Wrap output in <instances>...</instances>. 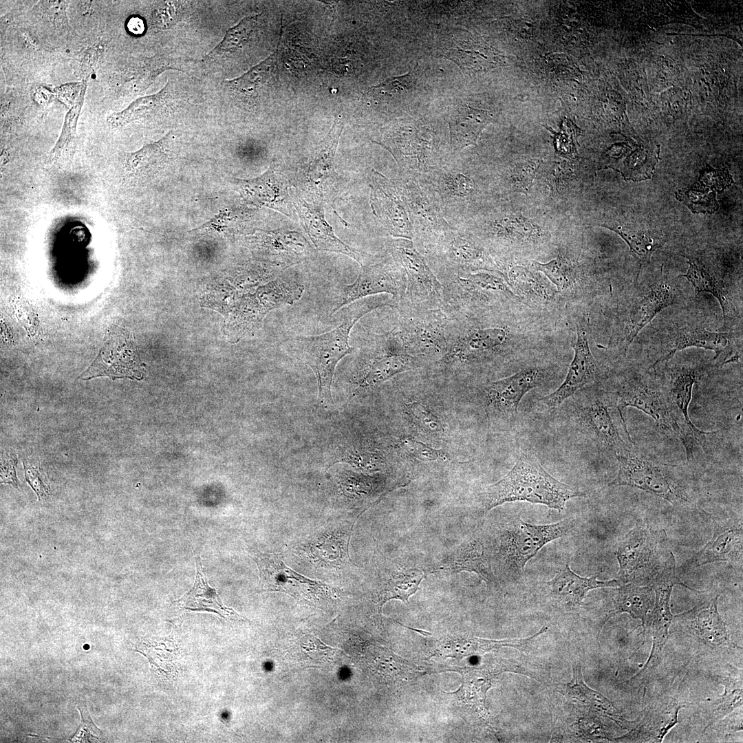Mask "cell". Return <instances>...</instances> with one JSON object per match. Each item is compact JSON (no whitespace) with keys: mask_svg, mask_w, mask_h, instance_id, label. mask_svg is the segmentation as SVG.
<instances>
[{"mask_svg":"<svg viewBox=\"0 0 743 743\" xmlns=\"http://www.w3.org/2000/svg\"><path fill=\"white\" fill-rule=\"evenodd\" d=\"M687 704H689L671 698L646 709L640 723L616 740L625 742H662L669 731L678 722L679 711Z\"/></svg>","mask_w":743,"mask_h":743,"instance_id":"28","label":"cell"},{"mask_svg":"<svg viewBox=\"0 0 743 743\" xmlns=\"http://www.w3.org/2000/svg\"><path fill=\"white\" fill-rule=\"evenodd\" d=\"M720 594L687 612L700 637L708 644L719 646L729 640L726 625L718 610Z\"/></svg>","mask_w":743,"mask_h":743,"instance_id":"39","label":"cell"},{"mask_svg":"<svg viewBox=\"0 0 743 743\" xmlns=\"http://www.w3.org/2000/svg\"><path fill=\"white\" fill-rule=\"evenodd\" d=\"M304 286L286 277H279L259 291L258 301L249 300L244 313L249 320H258L267 311L282 305H291L301 299Z\"/></svg>","mask_w":743,"mask_h":743,"instance_id":"34","label":"cell"},{"mask_svg":"<svg viewBox=\"0 0 743 743\" xmlns=\"http://www.w3.org/2000/svg\"><path fill=\"white\" fill-rule=\"evenodd\" d=\"M541 162L539 159L516 162L506 170L504 178L513 189L527 193L530 191Z\"/></svg>","mask_w":743,"mask_h":743,"instance_id":"48","label":"cell"},{"mask_svg":"<svg viewBox=\"0 0 743 743\" xmlns=\"http://www.w3.org/2000/svg\"><path fill=\"white\" fill-rule=\"evenodd\" d=\"M654 603V590L651 586L632 583L623 584L614 590V609L607 618L616 614L628 613L632 618L640 620L644 635L647 614Z\"/></svg>","mask_w":743,"mask_h":743,"instance_id":"37","label":"cell"},{"mask_svg":"<svg viewBox=\"0 0 743 743\" xmlns=\"http://www.w3.org/2000/svg\"><path fill=\"white\" fill-rule=\"evenodd\" d=\"M698 378L697 369L691 366H675L669 372V382L665 387L667 398L674 416L682 431L681 442L683 444L687 459L693 457L697 446L705 449L707 436L714 432L700 430L691 422L689 416V407L692 390Z\"/></svg>","mask_w":743,"mask_h":743,"instance_id":"14","label":"cell"},{"mask_svg":"<svg viewBox=\"0 0 743 743\" xmlns=\"http://www.w3.org/2000/svg\"><path fill=\"white\" fill-rule=\"evenodd\" d=\"M464 229L479 237L502 244H535L546 237L538 224L521 215L505 211H493L473 221Z\"/></svg>","mask_w":743,"mask_h":743,"instance_id":"15","label":"cell"},{"mask_svg":"<svg viewBox=\"0 0 743 743\" xmlns=\"http://www.w3.org/2000/svg\"><path fill=\"white\" fill-rule=\"evenodd\" d=\"M585 496V493L552 477L535 456L523 453L503 478L484 491L480 502L485 513L517 501L543 504L561 512L569 499Z\"/></svg>","mask_w":743,"mask_h":743,"instance_id":"1","label":"cell"},{"mask_svg":"<svg viewBox=\"0 0 743 743\" xmlns=\"http://www.w3.org/2000/svg\"><path fill=\"white\" fill-rule=\"evenodd\" d=\"M573 349L574 357L564 381L554 392L537 401V408L539 411H552L557 409L579 389L596 380L599 369L590 350L587 330L579 324L577 325V339Z\"/></svg>","mask_w":743,"mask_h":743,"instance_id":"18","label":"cell"},{"mask_svg":"<svg viewBox=\"0 0 743 743\" xmlns=\"http://www.w3.org/2000/svg\"><path fill=\"white\" fill-rule=\"evenodd\" d=\"M742 560V527L741 525L718 526L708 543L682 566L683 571L707 563L726 561L741 563Z\"/></svg>","mask_w":743,"mask_h":743,"instance_id":"29","label":"cell"},{"mask_svg":"<svg viewBox=\"0 0 743 743\" xmlns=\"http://www.w3.org/2000/svg\"><path fill=\"white\" fill-rule=\"evenodd\" d=\"M715 191L695 189H680L676 192V197L682 201L693 213H712L718 208Z\"/></svg>","mask_w":743,"mask_h":743,"instance_id":"51","label":"cell"},{"mask_svg":"<svg viewBox=\"0 0 743 743\" xmlns=\"http://www.w3.org/2000/svg\"><path fill=\"white\" fill-rule=\"evenodd\" d=\"M259 575V587L265 591L289 594L297 600L318 603L331 596L332 589L288 567L280 554L253 552Z\"/></svg>","mask_w":743,"mask_h":743,"instance_id":"9","label":"cell"},{"mask_svg":"<svg viewBox=\"0 0 743 743\" xmlns=\"http://www.w3.org/2000/svg\"><path fill=\"white\" fill-rule=\"evenodd\" d=\"M572 670L573 677L569 682L556 685L559 692L568 700L610 718L623 729L627 728L629 723H632L623 719L610 700L588 687L583 681L580 663H573Z\"/></svg>","mask_w":743,"mask_h":743,"instance_id":"31","label":"cell"},{"mask_svg":"<svg viewBox=\"0 0 743 743\" xmlns=\"http://www.w3.org/2000/svg\"><path fill=\"white\" fill-rule=\"evenodd\" d=\"M141 365L129 333L124 329H111L93 363L80 376L82 380L107 376L141 378Z\"/></svg>","mask_w":743,"mask_h":743,"instance_id":"12","label":"cell"},{"mask_svg":"<svg viewBox=\"0 0 743 743\" xmlns=\"http://www.w3.org/2000/svg\"><path fill=\"white\" fill-rule=\"evenodd\" d=\"M507 282L525 297L539 301H546L552 298L553 293L545 281L526 268L513 266L507 274Z\"/></svg>","mask_w":743,"mask_h":743,"instance_id":"45","label":"cell"},{"mask_svg":"<svg viewBox=\"0 0 743 743\" xmlns=\"http://www.w3.org/2000/svg\"><path fill=\"white\" fill-rule=\"evenodd\" d=\"M424 577V572L416 568L393 570L380 589V605L392 599L408 602L409 597L418 590Z\"/></svg>","mask_w":743,"mask_h":743,"instance_id":"41","label":"cell"},{"mask_svg":"<svg viewBox=\"0 0 743 743\" xmlns=\"http://www.w3.org/2000/svg\"><path fill=\"white\" fill-rule=\"evenodd\" d=\"M402 445V448L412 456L422 461L435 460L440 457L438 451L409 438L403 439Z\"/></svg>","mask_w":743,"mask_h":743,"instance_id":"57","label":"cell"},{"mask_svg":"<svg viewBox=\"0 0 743 743\" xmlns=\"http://www.w3.org/2000/svg\"><path fill=\"white\" fill-rule=\"evenodd\" d=\"M535 268L542 273L557 288L564 292L573 288L577 281V270L572 261L562 255L547 263L534 261Z\"/></svg>","mask_w":743,"mask_h":743,"instance_id":"46","label":"cell"},{"mask_svg":"<svg viewBox=\"0 0 743 743\" xmlns=\"http://www.w3.org/2000/svg\"><path fill=\"white\" fill-rule=\"evenodd\" d=\"M25 477L26 482L36 493L38 500L46 497L48 495V488L41 469L34 466L26 460L23 459Z\"/></svg>","mask_w":743,"mask_h":743,"instance_id":"56","label":"cell"},{"mask_svg":"<svg viewBox=\"0 0 743 743\" xmlns=\"http://www.w3.org/2000/svg\"><path fill=\"white\" fill-rule=\"evenodd\" d=\"M491 117L486 111L462 105L457 108L449 120L451 149L460 151L475 144Z\"/></svg>","mask_w":743,"mask_h":743,"instance_id":"36","label":"cell"},{"mask_svg":"<svg viewBox=\"0 0 743 743\" xmlns=\"http://www.w3.org/2000/svg\"><path fill=\"white\" fill-rule=\"evenodd\" d=\"M86 88L87 85L83 88L78 98L66 114L60 136L48 156L51 162L66 160L72 154L76 138L77 121L83 104Z\"/></svg>","mask_w":743,"mask_h":743,"instance_id":"44","label":"cell"},{"mask_svg":"<svg viewBox=\"0 0 743 743\" xmlns=\"http://www.w3.org/2000/svg\"><path fill=\"white\" fill-rule=\"evenodd\" d=\"M616 557L621 584L651 586L676 574V561L664 530L652 529L646 522L635 526L620 542Z\"/></svg>","mask_w":743,"mask_h":743,"instance_id":"3","label":"cell"},{"mask_svg":"<svg viewBox=\"0 0 743 743\" xmlns=\"http://www.w3.org/2000/svg\"><path fill=\"white\" fill-rule=\"evenodd\" d=\"M400 314L396 331L409 354L444 356L448 348L450 317L442 308Z\"/></svg>","mask_w":743,"mask_h":743,"instance_id":"8","label":"cell"},{"mask_svg":"<svg viewBox=\"0 0 743 743\" xmlns=\"http://www.w3.org/2000/svg\"><path fill=\"white\" fill-rule=\"evenodd\" d=\"M610 224L605 226L617 233L629 245L631 251L643 261L649 259L654 250L659 246L658 239L642 232H635L620 225Z\"/></svg>","mask_w":743,"mask_h":743,"instance_id":"49","label":"cell"},{"mask_svg":"<svg viewBox=\"0 0 743 743\" xmlns=\"http://www.w3.org/2000/svg\"><path fill=\"white\" fill-rule=\"evenodd\" d=\"M82 724L74 737L72 742H94V740H99L100 730L94 724L87 711H81Z\"/></svg>","mask_w":743,"mask_h":743,"instance_id":"59","label":"cell"},{"mask_svg":"<svg viewBox=\"0 0 743 743\" xmlns=\"http://www.w3.org/2000/svg\"><path fill=\"white\" fill-rule=\"evenodd\" d=\"M427 246L431 255L451 272V277L477 270L491 271L494 266L488 252L474 237L454 226Z\"/></svg>","mask_w":743,"mask_h":743,"instance_id":"11","label":"cell"},{"mask_svg":"<svg viewBox=\"0 0 743 743\" xmlns=\"http://www.w3.org/2000/svg\"><path fill=\"white\" fill-rule=\"evenodd\" d=\"M292 203L303 228L317 250L347 255L360 266L374 262L373 255L350 246L336 235L325 217L321 202H309L297 193L292 197Z\"/></svg>","mask_w":743,"mask_h":743,"instance_id":"19","label":"cell"},{"mask_svg":"<svg viewBox=\"0 0 743 743\" xmlns=\"http://www.w3.org/2000/svg\"><path fill=\"white\" fill-rule=\"evenodd\" d=\"M547 583L557 599L570 607L580 605L590 590L622 585L616 579L599 581L596 576L582 577L572 572L568 564L560 569Z\"/></svg>","mask_w":743,"mask_h":743,"instance_id":"33","label":"cell"},{"mask_svg":"<svg viewBox=\"0 0 743 743\" xmlns=\"http://www.w3.org/2000/svg\"><path fill=\"white\" fill-rule=\"evenodd\" d=\"M408 412L413 421L423 430L431 433L442 430L440 420L422 403L414 402L409 404Z\"/></svg>","mask_w":743,"mask_h":743,"instance_id":"53","label":"cell"},{"mask_svg":"<svg viewBox=\"0 0 743 743\" xmlns=\"http://www.w3.org/2000/svg\"><path fill=\"white\" fill-rule=\"evenodd\" d=\"M254 19H243L237 25L228 30L223 41L210 53L209 56L219 54L239 47L252 30Z\"/></svg>","mask_w":743,"mask_h":743,"instance_id":"52","label":"cell"},{"mask_svg":"<svg viewBox=\"0 0 743 743\" xmlns=\"http://www.w3.org/2000/svg\"><path fill=\"white\" fill-rule=\"evenodd\" d=\"M688 263L687 272L682 276L687 279L697 293L708 292L717 299L725 323L730 310L724 286L697 260L689 259Z\"/></svg>","mask_w":743,"mask_h":743,"instance_id":"42","label":"cell"},{"mask_svg":"<svg viewBox=\"0 0 743 743\" xmlns=\"http://www.w3.org/2000/svg\"><path fill=\"white\" fill-rule=\"evenodd\" d=\"M233 217L229 211H222L214 216L212 219L197 228V230H220L224 228L228 224L233 220Z\"/></svg>","mask_w":743,"mask_h":743,"instance_id":"60","label":"cell"},{"mask_svg":"<svg viewBox=\"0 0 743 743\" xmlns=\"http://www.w3.org/2000/svg\"><path fill=\"white\" fill-rule=\"evenodd\" d=\"M97 49H90L85 53L83 58V68L85 71V78H88L89 72L93 69L98 58Z\"/></svg>","mask_w":743,"mask_h":743,"instance_id":"61","label":"cell"},{"mask_svg":"<svg viewBox=\"0 0 743 743\" xmlns=\"http://www.w3.org/2000/svg\"><path fill=\"white\" fill-rule=\"evenodd\" d=\"M352 526L351 524L339 525L316 536L310 548L314 561L333 567H341L347 560L350 561L348 543Z\"/></svg>","mask_w":743,"mask_h":743,"instance_id":"35","label":"cell"},{"mask_svg":"<svg viewBox=\"0 0 743 743\" xmlns=\"http://www.w3.org/2000/svg\"><path fill=\"white\" fill-rule=\"evenodd\" d=\"M244 239L257 254L283 270L308 259L314 252L306 238L292 229H257Z\"/></svg>","mask_w":743,"mask_h":743,"instance_id":"17","label":"cell"},{"mask_svg":"<svg viewBox=\"0 0 743 743\" xmlns=\"http://www.w3.org/2000/svg\"><path fill=\"white\" fill-rule=\"evenodd\" d=\"M615 456L618 471L610 486L634 487L673 504L687 501L666 467L643 455L636 446Z\"/></svg>","mask_w":743,"mask_h":743,"instance_id":"7","label":"cell"},{"mask_svg":"<svg viewBox=\"0 0 743 743\" xmlns=\"http://www.w3.org/2000/svg\"><path fill=\"white\" fill-rule=\"evenodd\" d=\"M167 137L145 145L138 151L127 153L126 168L136 176H148L162 170L170 160L166 148Z\"/></svg>","mask_w":743,"mask_h":743,"instance_id":"40","label":"cell"},{"mask_svg":"<svg viewBox=\"0 0 743 743\" xmlns=\"http://www.w3.org/2000/svg\"><path fill=\"white\" fill-rule=\"evenodd\" d=\"M164 102L165 89L156 94L138 98L125 109L111 114L107 117V122L112 128L125 126L153 115L164 107Z\"/></svg>","mask_w":743,"mask_h":743,"instance_id":"43","label":"cell"},{"mask_svg":"<svg viewBox=\"0 0 743 743\" xmlns=\"http://www.w3.org/2000/svg\"><path fill=\"white\" fill-rule=\"evenodd\" d=\"M740 685H742V680H738L737 682L729 680L725 683L724 692L719 700L718 707L713 709L703 733L707 728L724 718L736 708L742 707V688Z\"/></svg>","mask_w":743,"mask_h":743,"instance_id":"50","label":"cell"},{"mask_svg":"<svg viewBox=\"0 0 743 743\" xmlns=\"http://www.w3.org/2000/svg\"><path fill=\"white\" fill-rule=\"evenodd\" d=\"M675 585H682L694 590L681 582L676 573L654 583L652 588L654 603L647 624L649 623L652 633V647L649 658L642 669L629 680L641 681L661 663L663 650L668 639L669 629L674 618L670 609V598ZM696 591V590H694Z\"/></svg>","mask_w":743,"mask_h":743,"instance_id":"20","label":"cell"},{"mask_svg":"<svg viewBox=\"0 0 743 743\" xmlns=\"http://www.w3.org/2000/svg\"><path fill=\"white\" fill-rule=\"evenodd\" d=\"M388 249L407 278L404 295L397 305L400 313L442 308L443 286L413 241L405 238L394 239L389 241Z\"/></svg>","mask_w":743,"mask_h":743,"instance_id":"5","label":"cell"},{"mask_svg":"<svg viewBox=\"0 0 743 743\" xmlns=\"http://www.w3.org/2000/svg\"><path fill=\"white\" fill-rule=\"evenodd\" d=\"M427 570L430 572L468 571L475 573L488 584L495 583L490 541H484L480 537L462 543Z\"/></svg>","mask_w":743,"mask_h":743,"instance_id":"27","label":"cell"},{"mask_svg":"<svg viewBox=\"0 0 743 743\" xmlns=\"http://www.w3.org/2000/svg\"><path fill=\"white\" fill-rule=\"evenodd\" d=\"M450 317V316H449ZM446 360L472 361L495 352L508 338L502 327L467 328L458 326L450 317Z\"/></svg>","mask_w":743,"mask_h":743,"instance_id":"23","label":"cell"},{"mask_svg":"<svg viewBox=\"0 0 743 743\" xmlns=\"http://www.w3.org/2000/svg\"><path fill=\"white\" fill-rule=\"evenodd\" d=\"M373 340L380 354L377 356L361 381V386H374L397 374L418 366L417 357L405 349L396 330L376 336Z\"/></svg>","mask_w":743,"mask_h":743,"instance_id":"26","label":"cell"},{"mask_svg":"<svg viewBox=\"0 0 743 743\" xmlns=\"http://www.w3.org/2000/svg\"><path fill=\"white\" fill-rule=\"evenodd\" d=\"M512 640H487L478 638L458 639L448 641L443 645L446 656L462 657L484 652L502 646H512Z\"/></svg>","mask_w":743,"mask_h":743,"instance_id":"47","label":"cell"},{"mask_svg":"<svg viewBox=\"0 0 743 743\" xmlns=\"http://www.w3.org/2000/svg\"><path fill=\"white\" fill-rule=\"evenodd\" d=\"M195 565L196 576L193 587L174 603L185 610L210 612L226 619L242 620L235 610L224 605L216 590L208 585L200 557L195 558Z\"/></svg>","mask_w":743,"mask_h":743,"instance_id":"32","label":"cell"},{"mask_svg":"<svg viewBox=\"0 0 743 743\" xmlns=\"http://www.w3.org/2000/svg\"><path fill=\"white\" fill-rule=\"evenodd\" d=\"M700 182L703 186H709L715 191H722L733 183L726 169H714L708 164L701 171Z\"/></svg>","mask_w":743,"mask_h":743,"instance_id":"54","label":"cell"},{"mask_svg":"<svg viewBox=\"0 0 743 743\" xmlns=\"http://www.w3.org/2000/svg\"><path fill=\"white\" fill-rule=\"evenodd\" d=\"M544 380L543 369L528 367L510 376L489 383L485 387L486 401L489 411L499 418H514L524 395L541 386Z\"/></svg>","mask_w":743,"mask_h":743,"instance_id":"21","label":"cell"},{"mask_svg":"<svg viewBox=\"0 0 743 743\" xmlns=\"http://www.w3.org/2000/svg\"><path fill=\"white\" fill-rule=\"evenodd\" d=\"M234 185L247 203L257 207L270 208L286 215H291L293 203L289 193V183L279 169L271 166L257 177L235 179Z\"/></svg>","mask_w":743,"mask_h":743,"instance_id":"24","label":"cell"},{"mask_svg":"<svg viewBox=\"0 0 743 743\" xmlns=\"http://www.w3.org/2000/svg\"><path fill=\"white\" fill-rule=\"evenodd\" d=\"M675 295L669 285L652 284L635 300L630 310L626 336V349L638 333L664 308L675 303Z\"/></svg>","mask_w":743,"mask_h":743,"instance_id":"30","label":"cell"},{"mask_svg":"<svg viewBox=\"0 0 743 743\" xmlns=\"http://www.w3.org/2000/svg\"><path fill=\"white\" fill-rule=\"evenodd\" d=\"M407 208L413 236L429 246L451 226L440 210L433 204L416 178L408 177L398 185Z\"/></svg>","mask_w":743,"mask_h":743,"instance_id":"22","label":"cell"},{"mask_svg":"<svg viewBox=\"0 0 743 743\" xmlns=\"http://www.w3.org/2000/svg\"><path fill=\"white\" fill-rule=\"evenodd\" d=\"M370 205L373 213L393 237L412 240L413 227L398 185L380 172L369 176Z\"/></svg>","mask_w":743,"mask_h":743,"instance_id":"16","label":"cell"},{"mask_svg":"<svg viewBox=\"0 0 743 743\" xmlns=\"http://www.w3.org/2000/svg\"><path fill=\"white\" fill-rule=\"evenodd\" d=\"M412 77L409 74L391 77L374 86L370 91L377 94L393 96L407 91L411 86Z\"/></svg>","mask_w":743,"mask_h":743,"instance_id":"55","label":"cell"},{"mask_svg":"<svg viewBox=\"0 0 743 743\" xmlns=\"http://www.w3.org/2000/svg\"><path fill=\"white\" fill-rule=\"evenodd\" d=\"M383 306L396 307V303L392 298L378 296L359 299L347 305L343 321L336 328L319 335L297 336L288 340L315 373L319 398L323 404L332 402L331 385L336 365L354 349L349 345L351 330L362 316Z\"/></svg>","mask_w":743,"mask_h":743,"instance_id":"2","label":"cell"},{"mask_svg":"<svg viewBox=\"0 0 743 743\" xmlns=\"http://www.w3.org/2000/svg\"><path fill=\"white\" fill-rule=\"evenodd\" d=\"M341 116L336 118L326 137L319 144L302 171L308 190L322 200L325 191L335 183L334 158L343 129Z\"/></svg>","mask_w":743,"mask_h":743,"instance_id":"25","label":"cell"},{"mask_svg":"<svg viewBox=\"0 0 743 743\" xmlns=\"http://www.w3.org/2000/svg\"><path fill=\"white\" fill-rule=\"evenodd\" d=\"M614 396L616 409L623 418L627 407L636 408L653 418L663 432L674 435L681 441L682 429L674 416L665 389L634 379L628 382L614 394Z\"/></svg>","mask_w":743,"mask_h":743,"instance_id":"13","label":"cell"},{"mask_svg":"<svg viewBox=\"0 0 743 743\" xmlns=\"http://www.w3.org/2000/svg\"><path fill=\"white\" fill-rule=\"evenodd\" d=\"M406 283L405 271L391 257V259L361 266L356 281L342 288L332 314L356 301L381 293L391 294L397 308Z\"/></svg>","mask_w":743,"mask_h":743,"instance_id":"10","label":"cell"},{"mask_svg":"<svg viewBox=\"0 0 743 743\" xmlns=\"http://www.w3.org/2000/svg\"><path fill=\"white\" fill-rule=\"evenodd\" d=\"M17 458L10 451L5 452L1 457V483L12 484L19 488V482L16 475Z\"/></svg>","mask_w":743,"mask_h":743,"instance_id":"58","label":"cell"},{"mask_svg":"<svg viewBox=\"0 0 743 743\" xmlns=\"http://www.w3.org/2000/svg\"><path fill=\"white\" fill-rule=\"evenodd\" d=\"M574 527V521L568 519L544 525L528 523L520 517L511 520L499 530L495 541L490 542L494 574L517 579L527 562L543 546L568 535Z\"/></svg>","mask_w":743,"mask_h":743,"instance_id":"4","label":"cell"},{"mask_svg":"<svg viewBox=\"0 0 743 743\" xmlns=\"http://www.w3.org/2000/svg\"><path fill=\"white\" fill-rule=\"evenodd\" d=\"M616 407L613 396L594 394L581 397L575 402V415L583 431L602 449L614 455L635 446L626 423L614 420L610 409Z\"/></svg>","mask_w":743,"mask_h":743,"instance_id":"6","label":"cell"},{"mask_svg":"<svg viewBox=\"0 0 743 743\" xmlns=\"http://www.w3.org/2000/svg\"><path fill=\"white\" fill-rule=\"evenodd\" d=\"M128 29L133 34H141L144 30V23L142 19L138 17H133L129 20L127 23Z\"/></svg>","mask_w":743,"mask_h":743,"instance_id":"62","label":"cell"},{"mask_svg":"<svg viewBox=\"0 0 743 743\" xmlns=\"http://www.w3.org/2000/svg\"><path fill=\"white\" fill-rule=\"evenodd\" d=\"M695 347L709 349L715 352L714 360L731 351L728 334L723 332H711L700 328L686 330L680 332L674 343L673 347L667 354L657 360L655 365L659 363L667 361L675 353L688 347Z\"/></svg>","mask_w":743,"mask_h":743,"instance_id":"38","label":"cell"}]
</instances>
